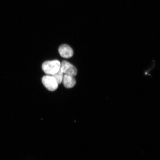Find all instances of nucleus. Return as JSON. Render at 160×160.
Returning <instances> with one entry per match:
<instances>
[{
	"label": "nucleus",
	"mask_w": 160,
	"mask_h": 160,
	"mask_svg": "<svg viewBox=\"0 0 160 160\" xmlns=\"http://www.w3.org/2000/svg\"><path fill=\"white\" fill-rule=\"evenodd\" d=\"M61 63L58 60L47 61L44 62L42 65V68L47 74L52 75L59 71Z\"/></svg>",
	"instance_id": "f257e3e1"
},
{
	"label": "nucleus",
	"mask_w": 160,
	"mask_h": 160,
	"mask_svg": "<svg viewBox=\"0 0 160 160\" xmlns=\"http://www.w3.org/2000/svg\"><path fill=\"white\" fill-rule=\"evenodd\" d=\"M42 82L45 87L50 91H54L57 90L58 84L52 76H45L42 79Z\"/></svg>",
	"instance_id": "f03ea898"
},
{
	"label": "nucleus",
	"mask_w": 160,
	"mask_h": 160,
	"mask_svg": "<svg viewBox=\"0 0 160 160\" xmlns=\"http://www.w3.org/2000/svg\"><path fill=\"white\" fill-rule=\"evenodd\" d=\"M60 69L63 73L75 77L77 75L78 71L76 68L67 61H64L61 63Z\"/></svg>",
	"instance_id": "7ed1b4c3"
},
{
	"label": "nucleus",
	"mask_w": 160,
	"mask_h": 160,
	"mask_svg": "<svg viewBox=\"0 0 160 160\" xmlns=\"http://www.w3.org/2000/svg\"><path fill=\"white\" fill-rule=\"evenodd\" d=\"M59 52L60 55L62 57L65 58H69L73 55V51L72 49L69 45L64 44L60 46L59 49Z\"/></svg>",
	"instance_id": "20e7f679"
},
{
	"label": "nucleus",
	"mask_w": 160,
	"mask_h": 160,
	"mask_svg": "<svg viewBox=\"0 0 160 160\" xmlns=\"http://www.w3.org/2000/svg\"><path fill=\"white\" fill-rule=\"evenodd\" d=\"M74 77L65 74L63 76V82L65 87L67 88H71L76 85V81Z\"/></svg>",
	"instance_id": "39448f33"
},
{
	"label": "nucleus",
	"mask_w": 160,
	"mask_h": 160,
	"mask_svg": "<svg viewBox=\"0 0 160 160\" xmlns=\"http://www.w3.org/2000/svg\"><path fill=\"white\" fill-rule=\"evenodd\" d=\"M51 75L55 78L58 84H60L62 82L63 78V73L60 69L57 72Z\"/></svg>",
	"instance_id": "423d86ee"
}]
</instances>
